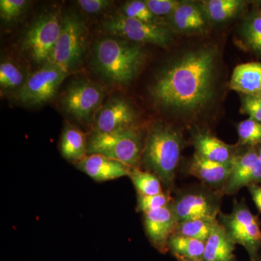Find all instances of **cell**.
Returning <instances> with one entry per match:
<instances>
[{
    "label": "cell",
    "mask_w": 261,
    "mask_h": 261,
    "mask_svg": "<svg viewBox=\"0 0 261 261\" xmlns=\"http://www.w3.org/2000/svg\"><path fill=\"white\" fill-rule=\"evenodd\" d=\"M217 61L213 46L184 53L156 76L150 88L154 102L176 113L200 112L214 97Z\"/></svg>",
    "instance_id": "cell-1"
},
{
    "label": "cell",
    "mask_w": 261,
    "mask_h": 261,
    "mask_svg": "<svg viewBox=\"0 0 261 261\" xmlns=\"http://www.w3.org/2000/svg\"><path fill=\"white\" fill-rule=\"evenodd\" d=\"M145 60V51L140 45L123 39L106 37L94 44V68L112 83L129 84L140 73Z\"/></svg>",
    "instance_id": "cell-2"
},
{
    "label": "cell",
    "mask_w": 261,
    "mask_h": 261,
    "mask_svg": "<svg viewBox=\"0 0 261 261\" xmlns=\"http://www.w3.org/2000/svg\"><path fill=\"white\" fill-rule=\"evenodd\" d=\"M181 146V137L177 130L166 125H155L146 138L141 161L165 185L171 186Z\"/></svg>",
    "instance_id": "cell-3"
},
{
    "label": "cell",
    "mask_w": 261,
    "mask_h": 261,
    "mask_svg": "<svg viewBox=\"0 0 261 261\" xmlns=\"http://www.w3.org/2000/svg\"><path fill=\"white\" fill-rule=\"evenodd\" d=\"M142 136L137 127L111 133L94 132L88 139V154H101L137 168L142 159Z\"/></svg>",
    "instance_id": "cell-4"
},
{
    "label": "cell",
    "mask_w": 261,
    "mask_h": 261,
    "mask_svg": "<svg viewBox=\"0 0 261 261\" xmlns=\"http://www.w3.org/2000/svg\"><path fill=\"white\" fill-rule=\"evenodd\" d=\"M87 37L88 32L82 19L73 13L65 15L49 63L70 73L83 59L87 50Z\"/></svg>",
    "instance_id": "cell-5"
},
{
    "label": "cell",
    "mask_w": 261,
    "mask_h": 261,
    "mask_svg": "<svg viewBox=\"0 0 261 261\" xmlns=\"http://www.w3.org/2000/svg\"><path fill=\"white\" fill-rule=\"evenodd\" d=\"M62 23L63 18L59 12L41 15L24 34L22 50L37 64L49 63L61 34Z\"/></svg>",
    "instance_id": "cell-6"
},
{
    "label": "cell",
    "mask_w": 261,
    "mask_h": 261,
    "mask_svg": "<svg viewBox=\"0 0 261 261\" xmlns=\"http://www.w3.org/2000/svg\"><path fill=\"white\" fill-rule=\"evenodd\" d=\"M104 27L110 34L134 42L168 48L172 42L171 31L161 23H147L119 15L106 20Z\"/></svg>",
    "instance_id": "cell-7"
},
{
    "label": "cell",
    "mask_w": 261,
    "mask_h": 261,
    "mask_svg": "<svg viewBox=\"0 0 261 261\" xmlns=\"http://www.w3.org/2000/svg\"><path fill=\"white\" fill-rule=\"evenodd\" d=\"M68 74L56 65L47 63L25 80L17 90L15 97L25 106H40L49 102Z\"/></svg>",
    "instance_id": "cell-8"
},
{
    "label": "cell",
    "mask_w": 261,
    "mask_h": 261,
    "mask_svg": "<svg viewBox=\"0 0 261 261\" xmlns=\"http://www.w3.org/2000/svg\"><path fill=\"white\" fill-rule=\"evenodd\" d=\"M223 222L234 243L245 247L250 261L259 260L261 228L258 218L245 204L239 203L231 214L223 216Z\"/></svg>",
    "instance_id": "cell-9"
},
{
    "label": "cell",
    "mask_w": 261,
    "mask_h": 261,
    "mask_svg": "<svg viewBox=\"0 0 261 261\" xmlns=\"http://www.w3.org/2000/svg\"><path fill=\"white\" fill-rule=\"evenodd\" d=\"M104 90L100 86L87 80L72 82L65 91L62 103L66 112L77 121L89 123L104 99Z\"/></svg>",
    "instance_id": "cell-10"
},
{
    "label": "cell",
    "mask_w": 261,
    "mask_h": 261,
    "mask_svg": "<svg viewBox=\"0 0 261 261\" xmlns=\"http://www.w3.org/2000/svg\"><path fill=\"white\" fill-rule=\"evenodd\" d=\"M137 113L126 99L113 97L99 108L94 119V132L111 133L136 127Z\"/></svg>",
    "instance_id": "cell-11"
},
{
    "label": "cell",
    "mask_w": 261,
    "mask_h": 261,
    "mask_svg": "<svg viewBox=\"0 0 261 261\" xmlns=\"http://www.w3.org/2000/svg\"><path fill=\"white\" fill-rule=\"evenodd\" d=\"M261 183V161L257 150L250 149L234 157L229 176L222 190L232 195L243 187Z\"/></svg>",
    "instance_id": "cell-12"
},
{
    "label": "cell",
    "mask_w": 261,
    "mask_h": 261,
    "mask_svg": "<svg viewBox=\"0 0 261 261\" xmlns=\"http://www.w3.org/2000/svg\"><path fill=\"white\" fill-rule=\"evenodd\" d=\"M178 223L189 220L216 221L219 207L217 201L202 192H190L180 196L171 204Z\"/></svg>",
    "instance_id": "cell-13"
},
{
    "label": "cell",
    "mask_w": 261,
    "mask_h": 261,
    "mask_svg": "<svg viewBox=\"0 0 261 261\" xmlns=\"http://www.w3.org/2000/svg\"><path fill=\"white\" fill-rule=\"evenodd\" d=\"M178 221L171 205L145 214V226L147 236L159 251L168 250V241L177 227Z\"/></svg>",
    "instance_id": "cell-14"
},
{
    "label": "cell",
    "mask_w": 261,
    "mask_h": 261,
    "mask_svg": "<svg viewBox=\"0 0 261 261\" xmlns=\"http://www.w3.org/2000/svg\"><path fill=\"white\" fill-rule=\"evenodd\" d=\"M75 167L94 181H107L129 176L134 168L101 154H89L74 163Z\"/></svg>",
    "instance_id": "cell-15"
},
{
    "label": "cell",
    "mask_w": 261,
    "mask_h": 261,
    "mask_svg": "<svg viewBox=\"0 0 261 261\" xmlns=\"http://www.w3.org/2000/svg\"><path fill=\"white\" fill-rule=\"evenodd\" d=\"M230 88L244 96L261 97V63L250 62L235 67Z\"/></svg>",
    "instance_id": "cell-16"
},
{
    "label": "cell",
    "mask_w": 261,
    "mask_h": 261,
    "mask_svg": "<svg viewBox=\"0 0 261 261\" xmlns=\"http://www.w3.org/2000/svg\"><path fill=\"white\" fill-rule=\"evenodd\" d=\"M235 245L224 225L216 221L205 242L202 259L204 261H235Z\"/></svg>",
    "instance_id": "cell-17"
},
{
    "label": "cell",
    "mask_w": 261,
    "mask_h": 261,
    "mask_svg": "<svg viewBox=\"0 0 261 261\" xmlns=\"http://www.w3.org/2000/svg\"><path fill=\"white\" fill-rule=\"evenodd\" d=\"M231 163H220L208 161L195 153L189 166V173L213 187L223 188L229 176Z\"/></svg>",
    "instance_id": "cell-18"
},
{
    "label": "cell",
    "mask_w": 261,
    "mask_h": 261,
    "mask_svg": "<svg viewBox=\"0 0 261 261\" xmlns=\"http://www.w3.org/2000/svg\"><path fill=\"white\" fill-rule=\"evenodd\" d=\"M194 144L196 154L214 162L230 163L236 156L232 146L209 134H199Z\"/></svg>",
    "instance_id": "cell-19"
},
{
    "label": "cell",
    "mask_w": 261,
    "mask_h": 261,
    "mask_svg": "<svg viewBox=\"0 0 261 261\" xmlns=\"http://www.w3.org/2000/svg\"><path fill=\"white\" fill-rule=\"evenodd\" d=\"M176 30L183 33L200 32L207 27V17L200 5L181 3L171 16Z\"/></svg>",
    "instance_id": "cell-20"
},
{
    "label": "cell",
    "mask_w": 261,
    "mask_h": 261,
    "mask_svg": "<svg viewBox=\"0 0 261 261\" xmlns=\"http://www.w3.org/2000/svg\"><path fill=\"white\" fill-rule=\"evenodd\" d=\"M88 140L85 134L76 127L68 124L61 136L62 155L68 161L77 163L87 156Z\"/></svg>",
    "instance_id": "cell-21"
},
{
    "label": "cell",
    "mask_w": 261,
    "mask_h": 261,
    "mask_svg": "<svg viewBox=\"0 0 261 261\" xmlns=\"http://www.w3.org/2000/svg\"><path fill=\"white\" fill-rule=\"evenodd\" d=\"M244 5L240 0H208L202 1L200 6L207 20L223 22L238 15Z\"/></svg>",
    "instance_id": "cell-22"
},
{
    "label": "cell",
    "mask_w": 261,
    "mask_h": 261,
    "mask_svg": "<svg viewBox=\"0 0 261 261\" xmlns=\"http://www.w3.org/2000/svg\"><path fill=\"white\" fill-rule=\"evenodd\" d=\"M168 250L174 256L187 258L202 259L205 251V243L181 235L173 234L168 241Z\"/></svg>",
    "instance_id": "cell-23"
},
{
    "label": "cell",
    "mask_w": 261,
    "mask_h": 261,
    "mask_svg": "<svg viewBox=\"0 0 261 261\" xmlns=\"http://www.w3.org/2000/svg\"><path fill=\"white\" fill-rule=\"evenodd\" d=\"M242 37L249 49L261 56V9L247 17L242 28Z\"/></svg>",
    "instance_id": "cell-24"
},
{
    "label": "cell",
    "mask_w": 261,
    "mask_h": 261,
    "mask_svg": "<svg viewBox=\"0 0 261 261\" xmlns=\"http://www.w3.org/2000/svg\"><path fill=\"white\" fill-rule=\"evenodd\" d=\"M129 177L140 195H155L162 193V183L153 173L134 168Z\"/></svg>",
    "instance_id": "cell-25"
},
{
    "label": "cell",
    "mask_w": 261,
    "mask_h": 261,
    "mask_svg": "<svg viewBox=\"0 0 261 261\" xmlns=\"http://www.w3.org/2000/svg\"><path fill=\"white\" fill-rule=\"evenodd\" d=\"M216 221L197 219L182 221L178 223L173 234L196 239L205 243Z\"/></svg>",
    "instance_id": "cell-26"
},
{
    "label": "cell",
    "mask_w": 261,
    "mask_h": 261,
    "mask_svg": "<svg viewBox=\"0 0 261 261\" xmlns=\"http://www.w3.org/2000/svg\"><path fill=\"white\" fill-rule=\"evenodd\" d=\"M24 75L18 67L10 61L0 65V86L2 89H19L25 82Z\"/></svg>",
    "instance_id": "cell-27"
},
{
    "label": "cell",
    "mask_w": 261,
    "mask_h": 261,
    "mask_svg": "<svg viewBox=\"0 0 261 261\" xmlns=\"http://www.w3.org/2000/svg\"><path fill=\"white\" fill-rule=\"evenodd\" d=\"M122 16L136 19L147 23H160L159 18L154 16L145 1L135 0L126 3L121 8Z\"/></svg>",
    "instance_id": "cell-28"
},
{
    "label": "cell",
    "mask_w": 261,
    "mask_h": 261,
    "mask_svg": "<svg viewBox=\"0 0 261 261\" xmlns=\"http://www.w3.org/2000/svg\"><path fill=\"white\" fill-rule=\"evenodd\" d=\"M239 139L242 145L255 146L261 144V123L252 118L240 122L238 127Z\"/></svg>",
    "instance_id": "cell-29"
},
{
    "label": "cell",
    "mask_w": 261,
    "mask_h": 261,
    "mask_svg": "<svg viewBox=\"0 0 261 261\" xmlns=\"http://www.w3.org/2000/svg\"><path fill=\"white\" fill-rule=\"evenodd\" d=\"M171 202L170 196L164 192L155 195H138L137 207L139 210L146 214L170 205Z\"/></svg>",
    "instance_id": "cell-30"
},
{
    "label": "cell",
    "mask_w": 261,
    "mask_h": 261,
    "mask_svg": "<svg viewBox=\"0 0 261 261\" xmlns=\"http://www.w3.org/2000/svg\"><path fill=\"white\" fill-rule=\"evenodd\" d=\"M28 2L25 0H1L0 15L6 22L16 20L25 11Z\"/></svg>",
    "instance_id": "cell-31"
},
{
    "label": "cell",
    "mask_w": 261,
    "mask_h": 261,
    "mask_svg": "<svg viewBox=\"0 0 261 261\" xmlns=\"http://www.w3.org/2000/svg\"><path fill=\"white\" fill-rule=\"evenodd\" d=\"M145 3L152 14L159 18L168 15L171 17L181 2L175 0H146Z\"/></svg>",
    "instance_id": "cell-32"
},
{
    "label": "cell",
    "mask_w": 261,
    "mask_h": 261,
    "mask_svg": "<svg viewBox=\"0 0 261 261\" xmlns=\"http://www.w3.org/2000/svg\"><path fill=\"white\" fill-rule=\"evenodd\" d=\"M242 111L248 115L249 118L261 123V97L243 95Z\"/></svg>",
    "instance_id": "cell-33"
},
{
    "label": "cell",
    "mask_w": 261,
    "mask_h": 261,
    "mask_svg": "<svg viewBox=\"0 0 261 261\" xmlns=\"http://www.w3.org/2000/svg\"><path fill=\"white\" fill-rule=\"evenodd\" d=\"M112 4V2L107 0H80L77 5L81 10L89 14H97L107 10Z\"/></svg>",
    "instance_id": "cell-34"
},
{
    "label": "cell",
    "mask_w": 261,
    "mask_h": 261,
    "mask_svg": "<svg viewBox=\"0 0 261 261\" xmlns=\"http://www.w3.org/2000/svg\"><path fill=\"white\" fill-rule=\"evenodd\" d=\"M248 190L257 208L261 213V185L259 184L250 185Z\"/></svg>",
    "instance_id": "cell-35"
},
{
    "label": "cell",
    "mask_w": 261,
    "mask_h": 261,
    "mask_svg": "<svg viewBox=\"0 0 261 261\" xmlns=\"http://www.w3.org/2000/svg\"><path fill=\"white\" fill-rule=\"evenodd\" d=\"M175 257L177 259L178 261H204L202 259L187 258V257L178 256V255H176Z\"/></svg>",
    "instance_id": "cell-36"
},
{
    "label": "cell",
    "mask_w": 261,
    "mask_h": 261,
    "mask_svg": "<svg viewBox=\"0 0 261 261\" xmlns=\"http://www.w3.org/2000/svg\"><path fill=\"white\" fill-rule=\"evenodd\" d=\"M257 154H258L259 159H260L261 161V144L260 145H258V149H257Z\"/></svg>",
    "instance_id": "cell-37"
},
{
    "label": "cell",
    "mask_w": 261,
    "mask_h": 261,
    "mask_svg": "<svg viewBox=\"0 0 261 261\" xmlns=\"http://www.w3.org/2000/svg\"><path fill=\"white\" fill-rule=\"evenodd\" d=\"M257 261H261L260 258L259 259V260H257Z\"/></svg>",
    "instance_id": "cell-38"
}]
</instances>
